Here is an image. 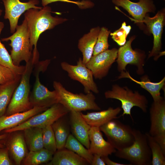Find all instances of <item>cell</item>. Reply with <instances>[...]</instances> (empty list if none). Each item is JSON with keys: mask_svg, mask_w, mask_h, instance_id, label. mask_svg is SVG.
<instances>
[{"mask_svg": "<svg viewBox=\"0 0 165 165\" xmlns=\"http://www.w3.org/2000/svg\"><path fill=\"white\" fill-rule=\"evenodd\" d=\"M50 6L43 7L40 9L31 8L26 11L24 14L27 21L29 33L31 46L33 49L32 60L35 63L38 62L39 53L37 43L40 35L48 30L53 28L67 20L58 16H53Z\"/></svg>", "mask_w": 165, "mask_h": 165, "instance_id": "cell-1", "label": "cell"}, {"mask_svg": "<svg viewBox=\"0 0 165 165\" xmlns=\"http://www.w3.org/2000/svg\"><path fill=\"white\" fill-rule=\"evenodd\" d=\"M30 38L27 23L24 19L21 24L17 26L12 35L1 38L2 42L10 41L9 44L12 48L10 55L15 65L20 66L23 61L26 63L32 57L33 49L31 46Z\"/></svg>", "mask_w": 165, "mask_h": 165, "instance_id": "cell-2", "label": "cell"}, {"mask_svg": "<svg viewBox=\"0 0 165 165\" xmlns=\"http://www.w3.org/2000/svg\"><path fill=\"white\" fill-rule=\"evenodd\" d=\"M134 140L130 146L114 153L116 157L129 161L131 165H150L152 155L146 135L140 130L133 129Z\"/></svg>", "mask_w": 165, "mask_h": 165, "instance_id": "cell-3", "label": "cell"}, {"mask_svg": "<svg viewBox=\"0 0 165 165\" xmlns=\"http://www.w3.org/2000/svg\"><path fill=\"white\" fill-rule=\"evenodd\" d=\"M35 64L32 58L25 65V69L13 94L5 115L23 112L33 108L29 100L30 79Z\"/></svg>", "mask_w": 165, "mask_h": 165, "instance_id": "cell-4", "label": "cell"}, {"mask_svg": "<svg viewBox=\"0 0 165 165\" xmlns=\"http://www.w3.org/2000/svg\"><path fill=\"white\" fill-rule=\"evenodd\" d=\"M53 86L58 95V103L70 112L101 109L96 103L95 97L92 92L86 94H74L67 90L60 82L57 81L53 82Z\"/></svg>", "mask_w": 165, "mask_h": 165, "instance_id": "cell-5", "label": "cell"}, {"mask_svg": "<svg viewBox=\"0 0 165 165\" xmlns=\"http://www.w3.org/2000/svg\"><path fill=\"white\" fill-rule=\"evenodd\" d=\"M50 61V60L38 61L35 65L32 72L35 77V81L29 96L30 101L33 107L49 108L58 103L56 91L49 90L40 81V72L46 70Z\"/></svg>", "mask_w": 165, "mask_h": 165, "instance_id": "cell-6", "label": "cell"}, {"mask_svg": "<svg viewBox=\"0 0 165 165\" xmlns=\"http://www.w3.org/2000/svg\"><path fill=\"white\" fill-rule=\"evenodd\" d=\"M105 96L107 99H114L121 101L123 112L120 116L129 115L133 119L131 111L134 106L139 107L144 113L147 112L148 101L146 97L138 91H133L127 86L113 85L111 90L105 93Z\"/></svg>", "mask_w": 165, "mask_h": 165, "instance_id": "cell-7", "label": "cell"}, {"mask_svg": "<svg viewBox=\"0 0 165 165\" xmlns=\"http://www.w3.org/2000/svg\"><path fill=\"white\" fill-rule=\"evenodd\" d=\"M99 128L105 135L108 141L116 150L130 146L134 140L133 129L117 119L111 120Z\"/></svg>", "mask_w": 165, "mask_h": 165, "instance_id": "cell-8", "label": "cell"}, {"mask_svg": "<svg viewBox=\"0 0 165 165\" xmlns=\"http://www.w3.org/2000/svg\"><path fill=\"white\" fill-rule=\"evenodd\" d=\"M70 112L63 105L59 103H57L18 126L4 130V132L7 133L22 131L30 127L42 129L47 126L52 125L55 121L65 116Z\"/></svg>", "mask_w": 165, "mask_h": 165, "instance_id": "cell-9", "label": "cell"}, {"mask_svg": "<svg viewBox=\"0 0 165 165\" xmlns=\"http://www.w3.org/2000/svg\"><path fill=\"white\" fill-rule=\"evenodd\" d=\"M135 38V36H132L118 50L116 59L117 69L120 72L126 71V66L130 64L136 67V72L138 74L142 75L145 72L143 67L146 56L144 51L134 50L132 48L131 43Z\"/></svg>", "mask_w": 165, "mask_h": 165, "instance_id": "cell-10", "label": "cell"}, {"mask_svg": "<svg viewBox=\"0 0 165 165\" xmlns=\"http://www.w3.org/2000/svg\"><path fill=\"white\" fill-rule=\"evenodd\" d=\"M150 127L149 134L160 145L165 153V101H154L150 108Z\"/></svg>", "mask_w": 165, "mask_h": 165, "instance_id": "cell-11", "label": "cell"}, {"mask_svg": "<svg viewBox=\"0 0 165 165\" xmlns=\"http://www.w3.org/2000/svg\"><path fill=\"white\" fill-rule=\"evenodd\" d=\"M61 65L62 69L68 73L71 79L82 84L86 94L90 91L95 94L99 93L92 72L83 63L81 58H79L76 65H72L66 62H61Z\"/></svg>", "mask_w": 165, "mask_h": 165, "instance_id": "cell-12", "label": "cell"}, {"mask_svg": "<svg viewBox=\"0 0 165 165\" xmlns=\"http://www.w3.org/2000/svg\"><path fill=\"white\" fill-rule=\"evenodd\" d=\"M118 50L113 48L92 55L85 65L91 71L95 79H101L107 75L117 58Z\"/></svg>", "mask_w": 165, "mask_h": 165, "instance_id": "cell-13", "label": "cell"}, {"mask_svg": "<svg viewBox=\"0 0 165 165\" xmlns=\"http://www.w3.org/2000/svg\"><path fill=\"white\" fill-rule=\"evenodd\" d=\"M2 1L5 10L4 18L9 20L10 32L12 34L15 31L19 18L23 13L31 8L40 9L42 8L36 6L39 3L38 0H29L27 2H22L20 0Z\"/></svg>", "mask_w": 165, "mask_h": 165, "instance_id": "cell-14", "label": "cell"}, {"mask_svg": "<svg viewBox=\"0 0 165 165\" xmlns=\"http://www.w3.org/2000/svg\"><path fill=\"white\" fill-rule=\"evenodd\" d=\"M165 18L164 8L158 11L153 17L146 15L143 21V23L146 24L149 31L153 36V46L148 55V58L154 56L155 60H157L160 55L162 46L161 38L165 24Z\"/></svg>", "mask_w": 165, "mask_h": 165, "instance_id": "cell-15", "label": "cell"}, {"mask_svg": "<svg viewBox=\"0 0 165 165\" xmlns=\"http://www.w3.org/2000/svg\"><path fill=\"white\" fill-rule=\"evenodd\" d=\"M112 2L126 10L134 18L132 19L135 23H143L146 13L154 12L156 9L153 0H139L137 2L130 0H112Z\"/></svg>", "mask_w": 165, "mask_h": 165, "instance_id": "cell-16", "label": "cell"}, {"mask_svg": "<svg viewBox=\"0 0 165 165\" xmlns=\"http://www.w3.org/2000/svg\"><path fill=\"white\" fill-rule=\"evenodd\" d=\"M90 145L89 150L92 154H97L101 157L108 156L116 150L104 138L99 127H91L89 135Z\"/></svg>", "mask_w": 165, "mask_h": 165, "instance_id": "cell-17", "label": "cell"}, {"mask_svg": "<svg viewBox=\"0 0 165 165\" xmlns=\"http://www.w3.org/2000/svg\"><path fill=\"white\" fill-rule=\"evenodd\" d=\"M70 112V123L73 135L86 148L90 145L89 135L91 127L82 117L81 112Z\"/></svg>", "mask_w": 165, "mask_h": 165, "instance_id": "cell-18", "label": "cell"}, {"mask_svg": "<svg viewBox=\"0 0 165 165\" xmlns=\"http://www.w3.org/2000/svg\"><path fill=\"white\" fill-rule=\"evenodd\" d=\"M17 131L11 132L6 143V148L16 165H20L28 153L23 132Z\"/></svg>", "mask_w": 165, "mask_h": 165, "instance_id": "cell-19", "label": "cell"}, {"mask_svg": "<svg viewBox=\"0 0 165 165\" xmlns=\"http://www.w3.org/2000/svg\"><path fill=\"white\" fill-rule=\"evenodd\" d=\"M48 108L33 107L27 111L0 117V132L13 128L25 122L32 116L47 109Z\"/></svg>", "mask_w": 165, "mask_h": 165, "instance_id": "cell-20", "label": "cell"}, {"mask_svg": "<svg viewBox=\"0 0 165 165\" xmlns=\"http://www.w3.org/2000/svg\"><path fill=\"white\" fill-rule=\"evenodd\" d=\"M127 78L139 85L141 87L147 90L151 95L154 101H157L163 97L160 96V91L163 89L165 85V77L158 82H151L147 75L142 76L140 81H137L132 78L129 72L123 71L121 72L118 79Z\"/></svg>", "mask_w": 165, "mask_h": 165, "instance_id": "cell-21", "label": "cell"}, {"mask_svg": "<svg viewBox=\"0 0 165 165\" xmlns=\"http://www.w3.org/2000/svg\"><path fill=\"white\" fill-rule=\"evenodd\" d=\"M122 110L121 108L117 107L116 108L110 107L103 111L88 112L81 115L87 123L91 127H100L111 120L118 118V115Z\"/></svg>", "mask_w": 165, "mask_h": 165, "instance_id": "cell-22", "label": "cell"}, {"mask_svg": "<svg viewBox=\"0 0 165 165\" xmlns=\"http://www.w3.org/2000/svg\"><path fill=\"white\" fill-rule=\"evenodd\" d=\"M100 29L99 27L92 28L89 32L84 35L79 40L78 47L82 53V62L85 64L93 55L94 49Z\"/></svg>", "mask_w": 165, "mask_h": 165, "instance_id": "cell-23", "label": "cell"}, {"mask_svg": "<svg viewBox=\"0 0 165 165\" xmlns=\"http://www.w3.org/2000/svg\"><path fill=\"white\" fill-rule=\"evenodd\" d=\"M64 148L56 151L48 165H86L89 164L86 160L74 152Z\"/></svg>", "mask_w": 165, "mask_h": 165, "instance_id": "cell-24", "label": "cell"}, {"mask_svg": "<svg viewBox=\"0 0 165 165\" xmlns=\"http://www.w3.org/2000/svg\"><path fill=\"white\" fill-rule=\"evenodd\" d=\"M64 116L59 119L52 125L58 150L64 148L66 141L70 134L69 124L66 119L63 118Z\"/></svg>", "mask_w": 165, "mask_h": 165, "instance_id": "cell-25", "label": "cell"}, {"mask_svg": "<svg viewBox=\"0 0 165 165\" xmlns=\"http://www.w3.org/2000/svg\"><path fill=\"white\" fill-rule=\"evenodd\" d=\"M25 140L30 151H35L44 148L42 129L30 127L24 130Z\"/></svg>", "mask_w": 165, "mask_h": 165, "instance_id": "cell-26", "label": "cell"}, {"mask_svg": "<svg viewBox=\"0 0 165 165\" xmlns=\"http://www.w3.org/2000/svg\"><path fill=\"white\" fill-rule=\"evenodd\" d=\"M21 75L10 82L0 84V117L5 115L14 92L20 81Z\"/></svg>", "mask_w": 165, "mask_h": 165, "instance_id": "cell-27", "label": "cell"}, {"mask_svg": "<svg viewBox=\"0 0 165 165\" xmlns=\"http://www.w3.org/2000/svg\"><path fill=\"white\" fill-rule=\"evenodd\" d=\"M54 153L45 148L35 151H30L22 161L24 165H38L50 161Z\"/></svg>", "mask_w": 165, "mask_h": 165, "instance_id": "cell-28", "label": "cell"}, {"mask_svg": "<svg viewBox=\"0 0 165 165\" xmlns=\"http://www.w3.org/2000/svg\"><path fill=\"white\" fill-rule=\"evenodd\" d=\"M4 27L3 23L0 22V35ZM0 65L9 68L18 75H22L25 69V65L16 66L13 62L4 45L1 42L0 38Z\"/></svg>", "mask_w": 165, "mask_h": 165, "instance_id": "cell-29", "label": "cell"}, {"mask_svg": "<svg viewBox=\"0 0 165 165\" xmlns=\"http://www.w3.org/2000/svg\"><path fill=\"white\" fill-rule=\"evenodd\" d=\"M64 148L71 150L86 160L91 164L93 157L89 149L72 134H70L66 141Z\"/></svg>", "mask_w": 165, "mask_h": 165, "instance_id": "cell-30", "label": "cell"}, {"mask_svg": "<svg viewBox=\"0 0 165 165\" xmlns=\"http://www.w3.org/2000/svg\"><path fill=\"white\" fill-rule=\"evenodd\" d=\"M152 155L151 164L165 165V153L159 144L148 133H145Z\"/></svg>", "mask_w": 165, "mask_h": 165, "instance_id": "cell-31", "label": "cell"}, {"mask_svg": "<svg viewBox=\"0 0 165 165\" xmlns=\"http://www.w3.org/2000/svg\"><path fill=\"white\" fill-rule=\"evenodd\" d=\"M110 31L103 27L100 28L96 43L94 46L93 55H95L108 49L109 44L108 38Z\"/></svg>", "mask_w": 165, "mask_h": 165, "instance_id": "cell-32", "label": "cell"}, {"mask_svg": "<svg viewBox=\"0 0 165 165\" xmlns=\"http://www.w3.org/2000/svg\"><path fill=\"white\" fill-rule=\"evenodd\" d=\"M44 148L54 154L57 150L56 144L52 125L42 128Z\"/></svg>", "mask_w": 165, "mask_h": 165, "instance_id": "cell-33", "label": "cell"}, {"mask_svg": "<svg viewBox=\"0 0 165 165\" xmlns=\"http://www.w3.org/2000/svg\"><path fill=\"white\" fill-rule=\"evenodd\" d=\"M20 75H17L9 68L0 65V84L13 82Z\"/></svg>", "mask_w": 165, "mask_h": 165, "instance_id": "cell-34", "label": "cell"}, {"mask_svg": "<svg viewBox=\"0 0 165 165\" xmlns=\"http://www.w3.org/2000/svg\"><path fill=\"white\" fill-rule=\"evenodd\" d=\"M57 2H61L71 3L77 5L80 8L85 9L92 7L94 4L88 1H83L81 2L74 1L69 0H42V4L43 7L47 6L51 3Z\"/></svg>", "mask_w": 165, "mask_h": 165, "instance_id": "cell-35", "label": "cell"}, {"mask_svg": "<svg viewBox=\"0 0 165 165\" xmlns=\"http://www.w3.org/2000/svg\"><path fill=\"white\" fill-rule=\"evenodd\" d=\"M7 148H0V165H12L13 163L10 160Z\"/></svg>", "mask_w": 165, "mask_h": 165, "instance_id": "cell-36", "label": "cell"}, {"mask_svg": "<svg viewBox=\"0 0 165 165\" xmlns=\"http://www.w3.org/2000/svg\"><path fill=\"white\" fill-rule=\"evenodd\" d=\"M91 165H105L106 164L100 155L95 154H93V157Z\"/></svg>", "mask_w": 165, "mask_h": 165, "instance_id": "cell-37", "label": "cell"}, {"mask_svg": "<svg viewBox=\"0 0 165 165\" xmlns=\"http://www.w3.org/2000/svg\"><path fill=\"white\" fill-rule=\"evenodd\" d=\"M102 159L104 160L106 164L108 165H128L129 164H126L123 163H117L112 161L108 157V156L101 157Z\"/></svg>", "mask_w": 165, "mask_h": 165, "instance_id": "cell-38", "label": "cell"}, {"mask_svg": "<svg viewBox=\"0 0 165 165\" xmlns=\"http://www.w3.org/2000/svg\"><path fill=\"white\" fill-rule=\"evenodd\" d=\"M8 136V135L6 134L0 135V148H3L4 147V145L2 144L1 142V141L5 139Z\"/></svg>", "mask_w": 165, "mask_h": 165, "instance_id": "cell-39", "label": "cell"}, {"mask_svg": "<svg viewBox=\"0 0 165 165\" xmlns=\"http://www.w3.org/2000/svg\"><path fill=\"white\" fill-rule=\"evenodd\" d=\"M2 12L3 10L0 9V17L2 15Z\"/></svg>", "mask_w": 165, "mask_h": 165, "instance_id": "cell-40", "label": "cell"}, {"mask_svg": "<svg viewBox=\"0 0 165 165\" xmlns=\"http://www.w3.org/2000/svg\"></svg>", "mask_w": 165, "mask_h": 165, "instance_id": "cell-41", "label": "cell"}]
</instances>
